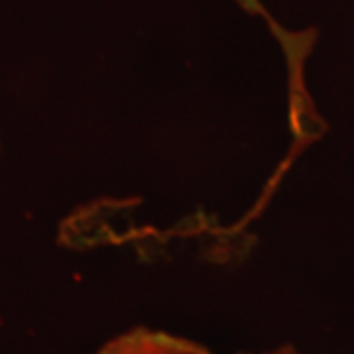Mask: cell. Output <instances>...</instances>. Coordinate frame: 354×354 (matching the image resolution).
Masks as SVG:
<instances>
[{
  "instance_id": "7a4b0ae2",
  "label": "cell",
  "mask_w": 354,
  "mask_h": 354,
  "mask_svg": "<svg viewBox=\"0 0 354 354\" xmlns=\"http://www.w3.org/2000/svg\"><path fill=\"white\" fill-rule=\"evenodd\" d=\"M248 354V353H244ZM260 354H304L299 353L293 344H281V346H276V348H272V351H268V353H260Z\"/></svg>"
},
{
  "instance_id": "6da1fadb",
  "label": "cell",
  "mask_w": 354,
  "mask_h": 354,
  "mask_svg": "<svg viewBox=\"0 0 354 354\" xmlns=\"http://www.w3.org/2000/svg\"><path fill=\"white\" fill-rule=\"evenodd\" d=\"M91 354H213L203 342L152 327L122 330Z\"/></svg>"
}]
</instances>
